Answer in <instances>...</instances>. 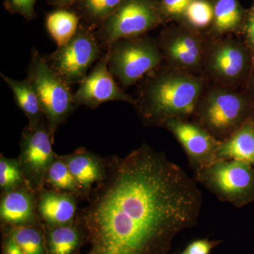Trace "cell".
Wrapping results in <instances>:
<instances>
[{"label":"cell","instance_id":"6da1fadb","mask_svg":"<svg viewBox=\"0 0 254 254\" xmlns=\"http://www.w3.org/2000/svg\"><path fill=\"white\" fill-rule=\"evenodd\" d=\"M105 160V176L76 218L89 245L85 254H168L174 238L196 224L197 182L146 143Z\"/></svg>","mask_w":254,"mask_h":254},{"label":"cell","instance_id":"7a4b0ae2","mask_svg":"<svg viewBox=\"0 0 254 254\" xmlns=\"http://www.w3.org/2000/svg\"><path fill=\"white\" fill-rule=\"evenodd\" d=\"M207 85L203 76L160 66L143 78L133 105L147 127H163L173 119L191 120Z\"/></svg>","mask_w":254,"mask_h":254},{"label":"cell","instance_id":"3957f363","mask_svg":"<svg viewBox=\"0 0 254 254\" xmlns=\"http://www.w3.org/2000/svg\"><path fill=\"white\" fill-rule=\"evenodd\" d=\"M254 111V101L245 90L208 83L191 120L222 142L247 123Z\"/></svg>","mask_w":254,"mask_h":254},{"label":"cell","instance_id":"277c9868","mask_svg":"<svg viewBox=\"0 0 254 254\" xmlns=\"http://www.w3.org/2000/svg\"><path fill=\"white\" fill-rule=\"evenodd\" d=\"M254 63L253 54L240 37L208 35L202 76L210 84L245 90Z\"/></svg>","mask_w":254,"mask_h":254},{"label":"cell","instance_id":"5b68a950","mask_svg":"<svg viewBox=\"0 0 254 254\" xmlns=\"http://www.w3.org/2000/svg\"><path fill=\"white\" fill-rule=\"evenodd\" d=\"M27 78L36 92L53 141L58 127L76 109L69 85L48 64L44 56L32 50Z\"/></svg>","mask_w":254,"mask_h":254},{"label":"cell","instance_id":"8992f818","mask_svg":"<svg viewBox=\"0 0 254 254\" xmlns=\"http://www.w3.org/2000/svg\"><path fill=\"white\" fill-rule=\"evenodd\" d=\"M108 50L110 73L124 88L143 80L164 63L158 40L145 35L119 40Z\"/></svg>","mask_w":254,"mask_h":254},{"label":"cell","instance_id":"52a82bcc","mask_svg":"<svg viewBox=\"0 0 254 254\" xmlns=\"http://www.w3.org/2000/svg\"><path fill=\"white\" fill-rule=\"evenodd\" d=\"M194 175L195 181L222 202L242 208L254 200V170L244 162L216 160Z\"/></svg>","mask_w":254,"mask_h":254},{"label":"cell","instance_id":"ba28073f","mask_svg":"<svg viewBox=\"0 0 254 254\" xmlns=\"http://www.w3.org/2000/svg\"><path fill=\"white\" fill-rule=\"evenodd\" d=\"M163 23L159 1L123 0L95 35L100 44L108 49L119 40L143 36Z\"/></svg>","mask_w":254,"mask_h":254},{"label":"cell","instance_id":"9c48e42d","mask_svg":"<svg viewBox=\"0 0 254 254\" xmlns=\"http://www.w3.org/2000/svg\"><path fill=\"white\" fill-rule=\"evenodd\" d=\"M208 34L178 23L160 32L158 42L165 65L202 76V63Z\"/></svg>","mask_w":254,"mask_h":254},{"label":"cell","instance_id":"30bf717a","mask_svg":"<svg viewBox=\"0 0 254 254\" xmlns=\"http://www.w3.org/2000/svg\"><path fill=\"white\" fill-rule=\"evenodd\" d=\"M100 55L99 41L93 28L80 24L76 34L64 46L44 56L48 64L68 85L80 83Z\"/></svg>","mask_w":254,"mask_h":254},{"label":"cell","instance_id":"8fae6325","mask_svg":"<svg viewBox=\"0 0 254 254\" xmlns=\"http://www.w3.org/2000/svg\"><path fill=\"white\" fill-rule=\"evenodd\" d=\"M53 142L46 119L34 126L28 125L21 133L17 159L28 186L36 192L46 187L47 173L56 158Z\"/></svg>","mask_w":254,"mask_h":254},{"label":"cell","instance_id":"7c38bea8","mask_svg":"<svg viewBox=\"0 0 254 254\" xmlns=\"http://www.w3.org/2000/svg\"><path fill=\"white\" fill-rule=\"evenodd\" d=\"M181 145L194 173L216 161V153L220 142L203 127L190 120L173 119L165 124Z\"/></svg>","mask_w":254,"mask_h":254},{"label":"cell","instance_id":"4fadbf2b","mask_svg":"<svg viewBox=\"0 0 254 254\" xmlns=\"http://www.w3.org/2000/svg\"><path fill=\"white\" fill-rule=\"evenodd\" d=\"M109 52L97 63L89 74L79 83L77 91L73 94L76 106L98 108L110 101H121L134 104L135 98L123 91L110 73L108 68Z\"/></svg>","mask_w":254,"mask_h":254},{"label":"cell","instance_id":"5bb4252c","mask_svg":"<svg viewBox=\"0 0 254 254\" xmlns=\"http://www.w3.org/2000/svg\"><path fill=\"white\" fill-rule=\"evenodd\" d=\"M1 229L41 224L36 209V192L28 185L1 192Z\"/></svg>","mask_w":254,"mask_h":254},{"label":"cell","instance_id":"9a60e30c","mask_svg":"<svg viewBox=\"0 0 254 254\" xmlns=\"http://www.w3.org/2000/svg\"><path fill=\"white\" fill-rule=\"evenodd\" d=\"M78 196L43 187L36 192V209L41 223L55 227L71 225L78 214Z\"/></svg>","mask_w":254,"mask_h":254},{"label":"cell","instance_id":"2e32d148","mask_svg":"<svg viewBox=\"0 0 254 254\" xmlns=\"http://www.w3.org/2000/svg\"><path fill=\"white\" fill-rule=\"evenodd\" d=\"M62 158L74 177L82 197L88 199L95 185L105 176V158L83 148L62 155Z\"/></svg>","mask_w":254,"mask_h":254},{"label":"cell","instance_id":"e0dca14e","mask_svg":"<svg viewBox=\"0 0 254 254\" xmlns=\"http://www.w3.org/2000/svg\"><path fill=\"white\" fill-rule=\"evenodd\" d=\"M218 160H240L254 170V126L252 119L227 139L220 142L216 153Z\"/></svg>","mask_w":254,"mask_h":254},{"label":"cell","instance_id":"ac0fdd59","mask_svg":"<svg viewBox=\"0 0 254 254\" xmlns=\"http://www.w3.org/2000/svg\"><path fill=\"white\" fill-rule=\"evenodd\" d=\"M246 14L247 10L239 0H214L213 22L207 34L213 37L240 35Z\"/></svg>","mask_w":254,"mask_h":254},{"label":"cell","instance_id":"d6986e66","mask_svg":"<svg viewBox=\"0 0 254 254\" xmlns=\"http://www.w3.org/2000/svg\"><path fill=\"white\" fill-rule=\"evenodd\" d=\"M43 228L47 254H78L86 244L84 233L76 220L71 225L55 227L43 225Z\"/></svg>","mask_w":254,"mask_h":254},{"label":"cell","instance_id":"ffe728a7","mask_svg":"<svg viewBox=\"0 0 254 254\" xmlns=\"http://www.w3.org/2000/svg\"><path fill=\"white\" fill-rule=\"evenodd\" d=\"M1 77L9 87L15 102L28 119V125L34 126L44 120L39 100L27 78L18 81L1 73Z\"/></svg>","mask_w":254,"mask_h":254},{"label":"cell","instance_id":"44dd1931","mask_svg":"<svg viewBox=\"0 0 254 254\" xmlns=\"http://www.w3.org/2000/svg\"><path fill=\"white\" fill-rule=\"evenodd\" d=\"M47 30L58 47L64 46L74 37L79 28V17L68 8H58L47 16Z\"/></svg>","mask_w":254,"mask_h":254},{"label":"cell","instance_id":"7402d4cb","mask_svg":"<svg viewBox=\"0 0 254 254\" xmlns=\"http://www.w3.org/2000/svg\"><path fill=\"white\" fill-rule=\"evenodd\" d=\"M3 235L16 242L24 254H47L46 237L43 224L5 227Z\"/></svg>","mask_w":254,"mask_h":254},{"label":"cell","instance_id":"603a6c76","mask_svg":"<svg viewBox=\"0 0 254 254\" xmlns=\"http://www.w3.org/2000/svg\"><path fill=\"white\" fill-rule=\"evenodd\" d=\"M46 187L50 190L70 193L83 198L77 183L71 175L62 155H57L47 173Z\"/></svg>","mask_w":254,"mask_h":254},{"label":"cell","instance_id":"cb8c5ba5","mask_svg":"<svg viewBox=\"0 0 254 254\" xmlns=\"http://www.w3.org/2000/svg\"><path fill=\"white\" fill-rule=\"evenodd\" d=\"M213 18L214 0H194L179 23L207 34L213 24Z\"/></svg>","mask_w":254,"mask_h":254},{"label":"cell","instance_id":"d4e9b609","mask_svg":"<svg viewBox=\"0 0 254 254\" xmlns=\"http://www.w3.org/2000/svg\"><path fill=\"white\" fill-rule=\"evenodd\" d=\"M123 0H78V9L83 18L93 26H100Z\"/></svg>","mask_w":254,"mask_h":254},{"label":"cell","instance_id":"484cf974","mask_svg":"<svg viewBox=\"0 0 254 254\" xmlns=\"http://www.w3.org/2000/svg\"><path fill=\"white\" fill-rule=\"evenodd\" d=\"M28 185L26 177L17 158H9L0 155V190L9 191Z\"/></svg>","mask_w":254,"mask_h":254},{"label":"cell","instance_id":"4316f807","mask_svg":"<svg viewBox=\"0 0 254 254\" xmlns=\"http://www.w3.org/2000/svg\"><path fill=\"white\" fill-rule=\"evenodd\" d=\"M194 0H160L159 1L160 12L164 21H175L179 23L183 15Z\"/></svg>","mask_w":254,"mask_h":254},{"label":"cell","instance_id":"83f0119b","mask_svg":"<svg viewBox=\"0 0 254 254\" xmlns=\"http://www.w3.org/2000/svg\"><path fill=\"white\" fill-rule=\"evenodd\" d=\"M37 0H5L4 7L11 14H18L27 21L35 17L34 6Z\"/></svg>","mask_w":254,"mask_h":254},{"label":"cell","instance_id":"f1b7e54d","mask_svg":"<svg viewBox=\"0 0 254 254\" xmlns=\"http://www.w3.org/2000/svg\"><path fill=\"white\" fill-rule=\"evenodd\" d=\"M240 35L254 57V4L247 10L245 22Z\"/></svg>","mask_w":254,"mask_h":254},{"label":"cell","instance_id":"f546056e","mask_svg":"<svg viewBox=\"0 0 254 254\" xmlns=\"http://www.w3.org/2000/svg\"><path fill=\"white\" fill-rule=\"evenodd\" d=\"M220 243V241L200 239L190 242L184 252L188 254H210L211 251Z\"/></svg>","mask_w":254,"mask_h":254},{"label":"cell","instance_id":"4dcf8cb0","mask_svg":"<svg viewBox=\"0 0 254 254\" xmlns=\"http://www.w3.org/2000/svg\"><path fill=\"white\" fill-rule=\"evenodd\" d=\"M1 252L2 254H24L11 237L3 234Z\"/></svg>","mask_w":254,"mask_h":254},{"label":"cell","instance_id":"1f68e13d","mask_svg":"<svg viewBox=\"0 0 254 254\" xmlns=\"http://www.w3.org/2000/svg\"><path fill=\"white\" fill-rule=\"evenodd\" d=\"M78 0H47L50 4L58 8H68L76 4Z\"/></svg>","mask_w":254,"mask_h":254},{"label":"cell","instance_id":"d6a6232c","mask_svg":"<svg viewBox=\"0 0 254 254\" xmlns=\"http://www.w3.org/2000/svg\"><path fill=\"white\" fill-rule=\"evenodd\" d=\"M245 91L248 93L254 101V63L250 78H249L248 81H247V85H246Z\"/></svg>","mask_w":254,"mask_h":254},{"label":"cell","instance_id":"836d02e7","mask_svg":"<svg viewBox=\"0 0 254 254\" xmlns=\"http://www.w3.org/2000/svg\"><path fill=\"white\" fill-rule=\"evenodd\" d=\"M251 119H252V123H253L254 126V111L253 114H252V117H251Z\"/></svg>","mask_w":254,"mask_h":254},{"label":"cell","instance_id":"e575fe53","mask_svg":"<svg viewBox=\"0 0 254 254\" xmlns=\"http://www.w3.org/2000/svg\"><path fill=\"white\" fill-rule=\"evenodd\" d=\"M187 254L186 252H182V254Z\"/></svg>","mask_w":254,"mask_h":254}]
</instances>
